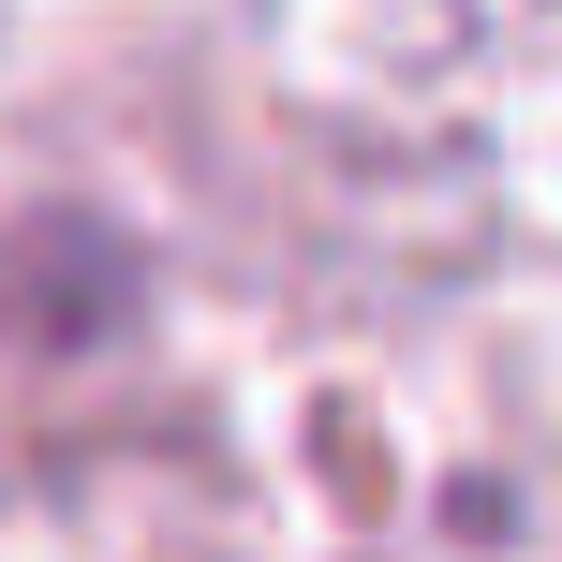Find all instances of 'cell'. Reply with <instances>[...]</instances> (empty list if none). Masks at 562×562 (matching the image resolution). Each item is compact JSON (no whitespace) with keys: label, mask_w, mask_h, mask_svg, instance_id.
I'll list each match as a JSON object with an SVG mask.
<instances>
[]
</instances>
